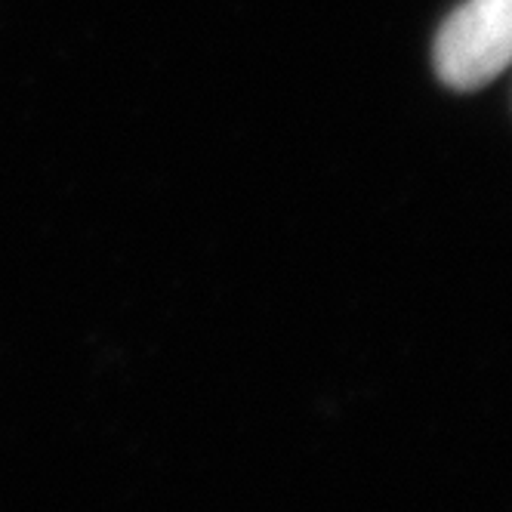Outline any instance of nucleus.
Returning <instances> with one entry per match:
<instances>
[{
  "instance_id": "nucleus-1",
  "label": "nucleus",
  "mask_w": 512,
  "mask_h": 512,
  "mask_svg": "<svg viewBox=\"0 0 512 512\" xmlns=\"http://www.w3.org/2000/svg\"><path fill=\"white\" fill-rule=\"evenodd\" d=\"M435 75L451 90H479L512 62V0H466L435 34Z\"/></svg>"
}]
</instances>
